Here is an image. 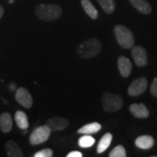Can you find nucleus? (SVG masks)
<instances>
[{"instance_id":"4468645a","label":"nucleus","mask_w":157,"mask_h":157,"mask_svg":"<svg viewBox=\"0 0 157 157\" xmlns=\"http://www.w3.org/2000/svg\"><path fill=\"white\" fill-rule=\"evenodd\" d=\"M155 144V140L150 135H140L135 140V145L141 149L151 148Z\"/></svg>"},{"instance_id":"9b49d317","label":"nucleus","mask_w":157,"mask_h":157,"mask_svg":"<svg viewBox=\"0 0 157 157\" xmlns=\"http://www.w3.org/2000/svg\"><path fill=\"white\" fill-rule=\"evenodd\" d=\"M129 111L135 118H138V119H145V118H147L149 116L148 109L142 103H140V104L134 103V104H132L129 107Z\"/></svg>"},{"instance_id":"cd10ccee","label":"nucleus","mask_w":157,"mask_h":157,"mask_svg":"<svg viewBox=\"0 0 157 157\" xmlns=\"http://www.w3.org/2000/svg\"><path fill=\"white\" fill-rule=\"evenodd\" d=\"M9 1V3H13L14 2V0H8Z\"/></svg>"},{"instance_id":"bb28decb","label":"nucleus","mask_w":157,"mask_h":157,"mask_svg":"<svg viewBox=\"0 0 157 157\" xmlns=\"http://www.w3.org/2000/svg\"><path fill=\"white\" fill-rule=\"evenodd\" d=\"M10 89H11V91H14V90H16V85L14 84V83L11 84V86H10Z\"/></svg>"},{"instance_id":"f3484780","label":"nucleus","mask_w":157,"mask_h":157,"mask_svg":"<svg viewBox=\"0 0 157 157\" xmlns=\"http://www.w3.org/2000/svg\"><path fill=\"white\" fill-rule=\"evenodd\" d=\"M113 140V135L110 133H107L101 137V139L99 141V144L97 147V153L101 154L103 152H105L107 148L109 147L111 141Z\"/></svg>"},{"instance_id":"9d476101","label":"nucleus","mask_w":157,"mask_h":157,"mask_svg":"<svg viewBox=\"0 0 157 157\" xmlns=\"http://www.w3.org/2000/svg\"><path fill=\"white\" fill-rule=\"evenodd\" d=\"M117 66L121 75L124 78L128 77L132 72V63L129 59L125 56H120L118 59Z\"/></svg>"},{"instance_id":"1a4fd4ad","label":"nucleus","mask_w":157,"mask_h":157,"mask_svg":"<svg viewBox=\"0 0 157 157\" xmlns=\"http://www.w3.org/2000/svg\"><path fill=\"white\" fill-rule=\"evenodd\" d=\"M45 125L52 130V131H61L64 130L69 125V122L67 119L59 116H54L50 118Z\"/></svg>"},{"instance_id":"393cba45","label":"nucleus","mask_w":157,"mask_h":157,"mask_svg":"<svg viewBox=\"0 0 157 157\" xmlns=\"http://www.w3.org/2000/svg\"><path fill=\"white\" fill-rule=\"evenodd\" d=\"M82 153L78 151H72L67 154V157H82Z\"/></svg>"},{"instance_id":"ddd939ff","label":"nucleus","mask_w":157,"mask_h":157,"mask_svg":"<svg viewBox=\"0 0 157 157\" xmlns=\"http://www.w3.org/2000/svg\"><path fill=\"white\" fill-rule=\"evenodd\" d=\"M130 4L140 13L148 15L152 11V7L150 4L147 0H129Z\"/></svg>"},{"instance_id":"a878e982","label":"nucleus","mask_w":157,"mask_h":157,"mask_svg":"<svg viewBox=\"0 0 157 157\" xmlns=\"http://www.w3.org/2000/svg\"><path fill=\"white\" fill-rule=\"evenodd\" d=\"M4 12H5V10H4L3 6H0V18L3 17V15H4Z\"/></svg>"},{"instance_id":"6e6552de","label":"nucleus","mask_w":157,"mask_h":157,"mask_svg":"<svg viewBox=\"0 0 157 157\" xmlns=\"http://www.w3.org/2000/svg\"><path fill=\"white\" fill-rule=\"evenodd\" d=\"M15 99L17 103H19L25 108H31L33 103V100L30 92L25 87L17 88L15 94Z\"/></svg>"},{"instance_id":"0eeeda50","label":"nucleus","mask_w":157,"mask_h":157,"mask_svg":"<svg viewBox=\"0 0 157 157\" xmlns=\"http://www.w3.org/2000/svg\"><path fill=\"white\" fill-rule=\"evenodd\" d=\"M131 54H132V58L137 67H145L147 64V52L142 46H140V45L133 46L132 51H131Z\"/></svg>"},{"instance_id":"7ed1b4c3","label":"nucleus","mask_w":157,"mask_h":157,"mask_svg":"<svg viewBox=\"0 0 157 157\" xmlns=\"http://www.w3.org/2000/svg\"><path fill=\"white\" fill-rule=\"evenodd\" d=\"M114 35L117 40L118 44L121 45L122 48L125 49H131L134 44H135V38L132 32L127 28L125 25H117L114 29Z\"/></svg>"},{"instance_id":"4be33fe9","label":"nucleus","mask_w":157,"mask_h":157,"mask_svg":"<svg viewBox=\"0 0 157 157\" xmlns=\"http://www.w3.org/2000/svg\"><path fill=\"white\" fill-rule=\"evenodd\" d=\"M110 157H126L127 156V152L126 149L122 145H118L116 146L109 154Z\"/></svg>"},{"instance_id":"f03ea898","label":"nucleus","mask_w":157,"mask_h":157,"mask_svg":"<svg viewBox=\"0 0 157 157\" xmlns=\"http://www.w3.org/2000/svg\"><path fill=\"white\" fill-rule=\"evenodd\" d=\"M101 43L97 39H88L83 41L77 48V53L81 59H92L101 52Z\"/></svg>"},{"instance_id":"f8f14e48","label":"nucleus","mask_w":157,"mask_h":157,"mask_svg":"<svg viewBox=\"0 0 157 157\" xmlns=\"http://www.w3.org/2000/svg\"><path fill=\"white\" fill-rule=\"evenodd\" d=\"M6 150L8 156L10 157H22L24 155L22 149L14 140H10L6 141Z\"/></svg>"},{"instance_id":"39448f33","label":"nucleus","mask_w":157,"mask_h":157,"mask_svg":"<svg viewBox=\"0 0 157 157\" xmlns=\"http://www.w3.org/2000/svg\"><path fill=\"white\" fill-rule=\"evenodd\" d=\"M52 130L46 125L39 127L30 135V143L33 146L45 142L50 137Z\"/></svg>"},{"instance_id":"f257e3e1","label":"nucleus","mask_w":157,"mask_h":157,"mask_svg":"<svg viewBox=\"0 0 157 157\" xmlns=\"http://www.w3.org/2000/svg\"><path fill=\"white\" fill-rule=\"evenodd\" d=\"M34 12L36 17L39 19L45 22H51L61 16L62 9L60 6L55 4H41L36 6Z\"/></svg>"},{"instance_id":"5701e85b","label":"nucleus","mask_w":157,"mask_h":157,"mask_svg":"<svg viewBox=\"0 0 157 157\" xmlns=\"http://www.w3.org/2000/svg\"><path fill=\"white\" fill-rule=\"evenodd\" d=\"M34 157H52L53 156V151L51 148H44L34 154Z\"/></svg>"},{"instance_id":"412c9836","label":"nucleus","mask_w":157,"mask_h":157,"mask_svg":"<svg viewBox=\"0 0 157 157\" xmlns=\"http://www.w3.org/2000/svg\"><path fill=\"white\" fill-rule=\"evenodd\" d=\"M94 142H95V139L89 135H85L78 139V145L80 147L83 148L92 147L94 144Z\"/></svg>"},{"instance_id":"20e7f679","label":"nucleus","mask_w":157,"mask_h":157,"mask_svg":"<svg viewBox=\"0 0 157 157\" xmlns=\"http://www.w3.org/2000/svg\"><path fill=\"white\" fill-rule=\"evenodd\" d=\"M101 103L103 109L108 113L119 111L123 106V100L119 94H113L109 92H105L101 97Z\"/></svg>"},{"instance_id":"dca6fc26","label":"nucleus","mask_w":157,"mask_h":157,"mask_svg":"<svg viewBox=\"0 0 157 157\" xmlns=\"http://www.w3.org/2000/svg\"><path fill=\"white\" fill-rule=\"evenodd\" d=\"M101 129V125L98 122H92L84 125L82 128L78 129L77 133L83 135H92L98 133Z\"/></svg>"},{"instance_id":"2eb2a0df","label":"nucleus","mask_w":157,"mask_h":157,"mask_svg":"<svg viewBox=\"0 0 157 157\" xmlns=\"http://www.w3.org/2000/svg\"><path fill=\"white\" fill-rule=\"evenodd\" d=\"M0 129L3 133H9L12 129V118L9 113L0 114Z\"/></svg>"},{"instance_id":"a211bd4d","label":"nucleus","mask_w":157,"mask_h":157,"mask_svg":"<svg viewBox=\"0 0 157 157\" xmlns=\"http://www.w3.org/2000/svg\"><path fill=\"white\" fill-rule=\"evenodd\" d=\"M15 121L20 129H27L29 128V121L27 115L23 111H17L15 113Z\"/></svg>"},{"instance_id":"6ab92c4d","label":"nucleus","mask_w":157,"mask_h":157,"mask_svg":"<svg viewBox=\"0 0 157 157\" xmlns=\"http://www.w3.org/2000/svg\"><path fill=\"white\" fill-rule=\"evenodd\" d=\"M81 6L83 7L85 12L92 19H96L98 17V11L90 0H81Z\"/></svg>"},{"instance_id":"aec40b11","label":"nucleus","mask_w":157,"mask_h":157,"mask_svg":"<svg viewBox=\"0 0 157 157\" xmlns=\"http://www.w3.org/2000/svg\"><path fill=\"white\" fill-rule=\"evenodd\" d=\"M97 2L107 14H112L115 10L114 0H97Z\"/></svg>"},{"instance_id":"423d86ee","label":"nucleus","mask_w":157,"mask_h":157,"mask_svg":"<svg viewBox=\"0 0 157 157\" xmlns=\"http://www.w3.org/2000/svg\"><path fill=\"white\" fill-rule=\"evenodd\" d=\"M147 87V80L143 77H140L135 79L130 84L128 89V94L132 97L139 96L146 91Z\"/></svg>"},{"instance_id":"b1692460","label":"nucleus","mask_w":157,"mask_h":157,"mask_svg":"<svg viewBox=\"0 0 157 157\" xmlns=\"http://www.w3.org/2000/svg\"><path fill=\"white\" fill-rule=\"evenodd\" d=\"M150 93L154 97L157 98V77L154 78V80L152 82L151 86H150Z\"/></svg>"}]
</instances>
